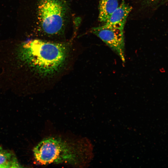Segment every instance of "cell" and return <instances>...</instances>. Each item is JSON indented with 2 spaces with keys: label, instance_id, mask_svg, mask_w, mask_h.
Returning a JSON list of instances; mask_svg holds the SVG:
<instances>
[{
  "label": "cell",
  "instance_id": "7",
  "mask_svg": "<svg viewBox=\"0 0 168 168\" xmlns=\"http://www.w3.org/2000/svg\"><path fill=\"white\" fill-rule=\"evenodd\" d=\"M20 166L13 153L0 147V168L22 167Z\"/></svg>",
  "mask_w": 168,
  "mask_h": 168
},
{
  "label": "cell",
  "instance_id": "4",
  "mask_svg": "<svg viewBox=\"0 0 168 168\" xmlns=\"http://www.w3.org/2000/svg\"><path fill=\"white\" fill-rule=\"evenodd\" d=\"M123 28L104 24L92 29L91 32L104 42L125 61V41Z\"/></svg>",
  "mask_w": 168,
  "mask_h": 168
},
{
  "label": "cell",
  "instance_id": "3",
  "mask_svg": "<svg viewBox=\"0 0 168 168\" xmlns=\"http://www.w3.org/2000/svg\"><path fill=\"white\" fill-rule=\"evenodd\" d=\"M68 0H39L38 19L40 31L48 36L64 32L69 12Z\"/></svg>",
  "mask_w": 168,
  "mask_h": 168
},
{
  "label": "cell",
  "instance_id": "1",
  "mask_svg": "<svg viewBox=\"0 0 168 168\" xmlns=\"http://www.w3.org/2000/svg\"><path fill=\"white\" fill-rule=\"evenodd\" d=\"M93 147L87 138L72 140L58 136L45 138L34 148L37 164H65L78 167H87L94 157Z\"/></svg>",
  "mask_w": 168,
  "mask_h": 168
},
{
  "label": "cell",
  "instance_id": "6",
  "mask_svg": "<svg viewBox=\"0 0 168 168\" xmlns=\"http://www.w3.org/2000/svg\"><path fill=\"white\" fill-rule=\"evenodd\" d=\"M119 6L118 0H100L98 19L105 23Z\"/></svg>",
  "mask_w": 168,
  "mask_h": 168
},
{
  "label": "cell",
  "instance_id": "2",
  "mask_svg": "<svg viewBox=\"0 0 168 168\" xmlns=\"http://www.w3.org/2000/svg\"><path fill=\"white\" fill-rule=\"evenodd\" d=\"M27 62L42 77L56 73L64 66L69 52L67 43L36 39L25 45Z\"/></svg>",
  "mask_w": 168,
  "mask_h": 168
},
{
  "label": "cell",
  "instance_id": "8",
  "mask_svg": "<svg viewBox=\"0 0 168 168\" xmlns=\"http://www.w3.org/2000/svg\"><path fill=\"white\" fill-rule=\"evenodd\" d=\"M159 0H144V3L147 4H153Z\"/></svg>",
  "mask_w": 168,
  "mask_h": 168
},
{
  "label": "cell",
  "instance_id": "5",
  "mask_svg": "<svg viewBox=\"0 0 168 168\" xmlns=\"http://www.w3.org/2000/svg\"><path fill=\"white\" fill-rule=\"evenodd\" d=\"M132 8V7L127 4L124 0H122L119 5L104 24L124 28L128 16Z\"/></svg>",
  "mask_w": 168,
  "mask_h": 168
}]
</instances>
